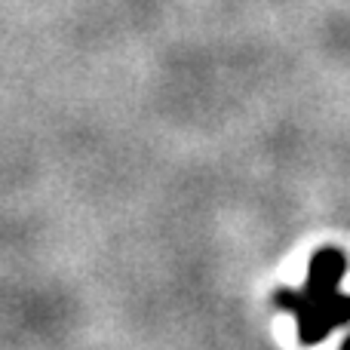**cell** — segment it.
Listing matches in <instances>:
<instances>
[{
  "label": "cell",
  "mask_w": 350,
  "mask_h": 350,
  "mask_svg": "<svg viewBox=\"0 0 350 350\" xmlns=\"http://www.w3.org/2000/svg\"><path fill=\"white\" fill-rule=\"evenodd\" d=\"M347 258L338 249H320L310 261L308 286L301 292H280L277 304L298 317V332L304 345L323 341L332 329L350 320V298L338 292Z\"/></svg>",
  "instance_id": "cell-1"
},
{
  "label": "cell",
  "mask_w": 350,
  "mask_h": 350,
  "mask_svg": "<svg viewBox=\"0 0 350 350\" xmlns=\"http://www.w3.org/2000/svg\"><path fill=\"white\" fill-rule=\"evenodd\" d=\"M341 350H350V338L345 341V345H341Z\"/></svg>",
  "instance_id": "cell-2"
}]
</instances>
